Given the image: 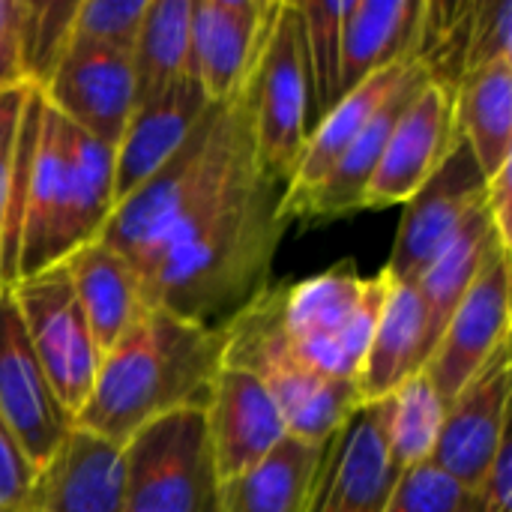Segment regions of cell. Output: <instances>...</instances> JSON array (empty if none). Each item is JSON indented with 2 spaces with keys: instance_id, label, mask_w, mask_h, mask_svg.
<instances>
[{
  "instance_id": "d590c367",
  "label": "cell",
  "mask_w": 512,
  "mask_h": 512,
  "mask_svg": "<svg viewBox=\"0 0 512 512\" xmlns=\"http://www.w3.org/2000/svg\"><path fill=\"white\" fill-rule=\"evenodd\" d=\"M507 57L512 60V0H474L462 78Z\"/></svg>"
},
{
  "instance_id": "ffe728a7",
  "label": "cell",
  "mask_w": 512,
  "mask_h": 512,
  "mask_svg": "<svg viewBox=\"0 0 512 512\" xmlns=\"http://www.w3.org/2000/svg\"><path fill=\"white\" fill-rule=\"evenodd\" d=\"M207 108L210 99L201 84L192 75H180L153 102L132 111L126 132L114 147V207L165 165Z\"/></svg>"
},
{
  "instance_id": "9c48e42d",
  "label": "cell",
  "mask_w": 512,
  "mask_h": 512,
  "mask_svg": "<svg viewBox=\"0 0 512 512\" xmlns=\"http://www.w3.org/2000/svg\"><path fill=\"white\" fill-rule=\"evenodd\" d=\"M30 348L63 411L75 420L84 408L102 354L93 342L90 324L78 306L66 270L57 264L9 288Z\"/></svg>"
},
{
  "instance_id": "cb8c5ba5",
  "label": "cell",
  "mask_w": 512,
  "mask_h": 512,
  "mask_svg": "<svg viewBox=\"0 0 512 512\" xmlns=\"http://www.w3.org/2000/svg\"><path fill=\"white\" fill-rule=\"evenodd\" d=\"M426 84H429V72L414 57L411 66L396 81V87L387 93V99L378 105V111L360 129L354 144L345 150V156L336 162V168L318 186V192L312 195L303 219H339V216H351V213L363 210L366 186H369V180H372V174H375V168L381 162V153H384V147H387V141L393 135V126L399 123L405 108L414 102V96Z\"/></svg>"
},
{
  "instance_id": "44dd1931",
  "label": "cell",
  "mask_w": 512,
  "mask_h": 512,
  "mask_svg": "<svg viewBox=\"0 0 512 512\" xmlns=\"http://www.w3.org/2000/svg\"><path fill=\"white\" fill-rule=\"evenodd\" d=\"M414 57L399 60L381 72H375L369 81H363L360 87H354L351 93H345L306 135L300 159L294 165L291 180L285 183L282 201H279V216L291 225L294 219L306 216V207L312 201V195L318 192V186L327 180V174L336 168V162L345 156V150L354 144V138L360 135V129L369 123V117L378 111V105L387 99V93L396 87V81L402 78V72L411 66Z\"/></svg>"
},
{
  "instance_id": "d4e9b609",
  "label": "cell",
  "mask_w": 512,
  "mask_h": 512,
  "mask_svg": "<svg viewBox=\"0 0 512 512\" xmlns=\"http://www.w3.org/2000/svg\"><path fill=\"white\" fill-rule=\"evenodd\" d=\"M423 0H351L342 24V96L414 57Z\"/></svg>"
},
{
  "instance_id": "6da1fadb",
  "label": "cell",
  "mask_w": 512,
  "mask_h": 512,
  "mask_svg": "<svg viewBox=\"0 0 512 512\" xmlns=\"http://www.w3.org/2000/svg\"><path fill=\"white\" fill-rule=\"evenodd\" d=\"M285 186L246 156L210 195L195 201L138 270L144 300L177 318L225 324L267 288L270 264L288 222L279 216Z\"/></svg>"
},
{
  "instance_id": "ab89813d",
  "label": "cell",
  "mask_w": 512,
  "mask_h": 512,
  "mask_svg": "<svg viewBox=\"0 0 512 512\" xmlns=\"http://www.w3.org/2000/svg\"><path fill=\"white\" fill-rule=\"evenodd\" d=\"M510 174H512V162H507L504 168H498V171L486 180V198H483V201H486V213H489V219H492V225H495V234L501 237V243H504L507 249H512Z\"/></svg>"
},
{
  "instance_id": "52a82bcc",
  "label": "cell",
  "mask_w": 512,
  "mask_h": 512,
  "mask_svg": "<svg viewBox=\"0 0 512 512\" xmlns=\"http://www.w3.org/2000/svg\"><path fill=\"white\" fill-rule=\"evenodd\" d=\"M123 512H219V474L204 408L165 414L126 444Z\"/></svg>"
},
{
  "instance_id": "836d02e7",
  "label": "cell",
  "mask_w": 512,
  "mask_h": 512,
  "mask_svg": "<svg viewBox=\"0 0 512 512\" xmlns=\"http://www.w3.org/2000/svg\"><path fill=\"white\" fill-rule=\"evenodd\" d=\"M384 512H483V498L426 462L396 480Z\"/></svg>"
},
{
  "instance_id": "e0dca14e",
  "label": "cell",
  "mask_w": 512,
  "mask_h": 512,
  "mask_svg": "<svg viewBox=\"0 0 512 512\" xmlns=\"http://www.w3.org/2000/svg\"><path fill=\"white\" fill-rule=\"evenodd\" d=\"M45 105L90 138L117 147L135 111L129 54L69 42L51 81L39 90Z\"/></svg>"
},
{
  "instance_id": "f1b7e54d",
  "label": "cell",
  "mask_w": 512,
  "mask_h": 512,
  "mask_svg": "<svg viewBox=\"0 0 512 512\" xmlns=\"http://www.w3.org/2000/svg\"><path fill=\"white\" fill-rule=\"evenodd\" d=\"M192 0H150L132 48L135 108L153 102L165 87L186 75Z\"/></svg>"
},
{
  "instance_id": "8d00e7d4",
  "label": "cell",
  "mask_w": 512,
  "mask_h": 512,
  "mask_svg": "<svg viewBox=\"0 0 512 512\" xmlns=\"http://www.w3.org/2000/svg\"><path fill=\"white\" fill-rule=\"evenodd\" d=\"M36 468L0 420V512H27Z\"/></svg>"
},
{
  "instance_id": "7c38bea8",
  "label": "cell",
  "mask_w": 512,
  "mask_h": 512,
  "mask_svg": "<svg viewBox=\"0 0 512 512\" xmlns=\"http://www.w3.org/2000/svg\"><path fill=\"white\" fill-rule=\"evenodd\" d=\"M387 414L390 399L366 402L336 429L303 512H384L399 480L387 456Z\"/></svg>"
},
{
  "instance_id": "30bf717a",
  "label": "cell",
  "mask_w": 512,
  "mask_h": 512,
  "mask_svg": "<svg viewBox=\"0 0 512 512\" xmlns=\"http://www.w3.org/2000/svg\"><path fill=\"white\" fill-rule=\"evenodd\" d=\"M483 198L486 177L480 174L468 144L459 138L444 165L408 201L393 255L384 267L387 276L393 282L414 285L423 276V270L441 255V249L483 207Z\"/></svg>"
},
{
  "instance_id": "4dcf8cb0",
  "label": "cell",
  "mask_w": 512,
  "mask_h": 512,
  "mask_svg": "<svg viewBox=\"0 0 512 512\" xmlns=\"http://www.w3.org/2000/svg\"><path fill=\"white\" fill-rule=\"evenodd\" d=\"M303 21L306 72H309V114L306 126H315L342 99V24L351 0H306L294 3Z\"/></svg>"
},
{
  "instance_id": "d6986e66",
  "label": "cell",
  "mask_w": 512,
  "mask_h": 512,
  "mask_svg": "<svg viewBox=\"0 0 512 512\" xmlns=\"http://www.w3.org/2000/svg\"><path fill=\"white\" fill-rule=\"evenodd\" d=\"M219 483L258 465L285 435V417L273 393L249 372L222 366L204 408Z\"/></svg>"
},
{
  "instance_id": "b9f144b4",
  "label": "cell",
  "mask_w": 512,
  "mask_h": 512,
  "mask_svg": "<svg viewBox=\"0 0 512 512\" xmlns=\"http://www.w3.org/2000/svg\"><path fill=\"white\" fill-rule=\"evenodd\" d=\"M3 90H12V87H6V84H3V81H0V93H3Z\"/></svg>"
},
{
  "instance_id": "9a60e30c",
  "label": "cell",
  "mask_w": 512,
  "mask_h": 512,
  "mask_svg": "<svg viewBox=\"0 0 512 512\" xmlns=\"http://www.w3.org/2000/svg\"><path fill=\"white\" fill-rule=\"evenodd\" d=\"M0 420L39 471L75 420L57 402L9 291H0Z\"/></svg>"
},
{
  "instance_id": "484cf974",
  "label": "cell",
  "mask_w": 512,
  "mask_h": 512,
  "mask_svg": "<svg viewBox=\"0 0 512 512\" xmlns=\"http://www.w3.org/2000/svg\"><path fill=\"white\" fill-rule=\"evenodd\" d=\"M324 447L285 435L258 465L219 486V512H303Z\"/></svg>"
},
{
  "instance_id": "1f68e13d",
  "label": "cell",
  "mask_w": 512,
  "mask_h": 512,
  "mask_svg": "<svg viewBox=\"0 0 512 512\" xmlns=\"http://www.w3.org/2000/svg\"><path fill=\"white\" fill-rule=\"evenodd\" d=\"M39 111L42 93L33 87L18 126L0 141V291H9L15 285V228L21 216L27 165L39 132Z\"/></svg>"
},
{
  "instance_id": "5bb4252c",
  "label": "cell",
  "mask_w": 512,
  "mask_h": 512,
  "mask_svg": "<svg viewBox=\"0 0 512 512\" xmlns=\"http://www.w3.org/2000/svg\"><path fill=\"white\" fill-rule=\"evenodd\" d=\"M456 87L432 81L405 108L366 186L363 210L408 204L456 147Z\"/></svg>"
},
{
  "instance_id": "4316f807",
  "label": "cell",
  "mask_w": 512,
  "mask_h": 512,
  "mask_svg": "<svg viewBox=\"0 0 512 512\" xmlns=\"http://www.w3.org/2000/svg\"><path fill=\"white\" fill-rule=\"evenodd\" d=\"M456 132L489 180L512 162V60H495L456 84Z\"/></svg>"
},
{
  "instance_id": "3957f363",
  "label": "cell",
  "mask_w": 512,
  "mask_h": 512,
  "mask_svg": "<svg viewBox=\"0 0 512 512\" xmlns=\"http://www.w3.org/2000/svg\"><path fill=\"white\" fill-rule=\"evenodd\" d=\"M111 213L114 147L90 138L42 99L15 228V282L99 240Z\"/></svg>"
},
{
  "instance_id": "7402d4cb",
  "label": "cell",
  "mask_w": 512,
  "mask_h": 512,
  "mask_svg": "<svg viewBox=\"0 0 512 512\" xmlns=\"http://www.w3.org/2000/svg\"><path fill=\"white\" fill-rule=\"evenodd\" d=\"M435 351L429 309L417 291V285L393 282L372 333L366 360L357 375L360 402L390 399L405 381L420 375Z\"/></svg>"
},
{
  "instance_id": "e575fe53",
  "label": "cell",
  "mask_w": 512,
  "mask_h": 512,
  "mask_svg": "<svg viewBox=\"0 0 512 512\" xmlns=\"http://www.w3.org/2000/svg\"><path fill=\"white\" fill-rule=\"evenodd\" d=\"M147 3L150 0H81L72 21V42L99 45L132 57Z\"/></svg>"
},
{
  "instance_id": "8fae6325",
  "label": "cell",
  "mask_w": 512,
  "mask_h": 512,
  "mask_svg": "<svg viewBox=\"0 0 512 512\" xmlns=\"http://www.w3.org/2000/svg\"><path fill=\"white\" fill-rule=\"evenodd\" d=\"M510 396L512 360L507 342L447 405L429 462L459 486L483 492L492 459L510 432Z\"/></svg>"
},
{
  "instance_id": "74e56055",
  "label": "cell",
  "mask_w": 512,
  "mask_h": 512,
  "mask_svg": "<svg viewBox=\"0 0 512 512\" xmlns=\"http://www.w3.org/2000/svg\"><path fill=\"white\" fill-rule=\"evenodd\" d=\"M21 18L24 0H0V81L6 87H21Z\"/></svg>"
},
{
  "instance_id": "d6a6232c",
  "label": "cell",
  "mask_w": 512,
  "mask_h": 512,
  "mask_svg": "<svg viewBox=\"0 0 512 512\" xmlns=\"http://www.w3.org/2000/svg\"><path fill=\"white\" fill-rule=\"evenodd\" d=\"M78 3L66 0H24L21 18V69L24 81L42 90L60 66L69 42Z\"/></svg>"
},
{
  "instance_id": "ac0fdd59",
  "label": "cell",
  "mask_w": 512,
  "mask_h": 512,
  "mask_svg": "<svg viewBox=\"0 0 512 512\" xmlns=\"http://www.w3.org/2000/svg\"><path fill=\"white\" fill-rule=\"evenodd\" d=\"M126 453L120 444L72 426L36 471L27 512H123Z\"/></svg>"
},
{
  "instance_id": "5b68a950",
  "label": "cell",
  "mask_w": 512,
  "mask_h": 512,
  "mask_svg": "<svg viewBox=\"0 0 512 512\" xmlns=\"http://www.w3.org/2000/svg\"><path fill=\"white\" fill-rule=\"evenodd\" d=\"M282 303L285 288L267 285L225 321V366L255 375L273 393L288 435L327 444L363 402L354 381L324 378L297 360L285 333Z\"/></svg>"
},
{
  "instance_id": "f35d334b",
  "label": "cell",
  "mask_w": 512,
  "mask_h": 512,
  "mask_svg": "<svg viewBox=\"0 0 512 512\" xmlns=\"http://www.w3.org/2000/svg\"><path fill=\"white\" fill-rule=\"evenodd\" d=\"M483 512H512V444L510 432L504 435L492 468L483 480Z\"/></svg>"
},
{
  "instance_id": "4fadbf2b",
  "label": "cell",
  "mask_w": 512,
  "mask_h": 512,
  "mask_svg": "<svg viewBox=\"0 0 512 512\" xmlns=\"http://www.w3.org/2000/svg\"><path fill=\"white\" fill-rule=\"evenodd\" d=\"M510 342V249H498L456 312L450 315L429 363L426 375L441 399L450 405L468 381L492 360V354Z\"/></svg>"
},
{
  "instance_id": "2e32d148",
  "label": "cell",
  "mask_w": 512,
  "mask_h": 512,
  "mask_svg": "<svg viewBox=\"0 0 512 512\" xmlns=\"http://www.w3.org/2000/svg\"><path fill=\"white\" fill-rule=\"evenodd\" d=\"M279 0H192L189 60L210 102H228L249 81Z\"/></svg>"
},
{
  "instance_id": "60d3db41",
  "label": "cell",
  "mask_w": 512,
  "mask_h": 512,
  "mask_svg": "<svg viewBox=\"0 0 512 512\" xmlns=\"http://www.w3.org/2000/svg\"><path fill=\"white\" fill-rule=\"evenodd\" d=\"M30 90H33L30 84H21V87H12V90H3L0 93V141L18 126Z\"/></svg>"
},
{
  "instance_id": "ba28073f",
  "label": "cell",
  "mask_w": 512,
  "mask_h": 512,
  "mask_svg": "<svg viewBox=\"0 0 512 512\" xmlns=\"http://www.w3.org/2000/svg\"><path fill=\"white\" fill-rule=\"evenodd\" d=\"M309 72L303 21L294 0H279L252 69V132L258 171L285 186L309 135Z\"/></svg>"
},
{
  "instance_id": "8992f818",
  "label": "cell",
  "mask_w": 512,
  "mask_h": 512,
  "mask_svg": "<svg viewBox=\"0 0 512 512\" xmlns=\"http://www.w3.org/2000/svg\"><path fill=\"white\" fill-rule=\"evenodd\" d=\"M387 291V270L363 279L351 261L285 285L282 321L297 360L324 378L357 384Z\"/></svg>"
},
{
  "instance_id": "f546056e",
  "label": "cell",
  "mask_w": 512,
  "mask_h": 512,
  "mask_svg": "<svg viewBox=\"0 0 512 512\" xmlns=\"http://www.w3.org/2000/svg\"><path fill=\"white\" fill-rule=\"evenodd\" d=\"M444 411H447V402L432 387L426 372L414 375L390 396L387 456H390V468L396 477L432 459V450L444 423Z\"/></svg>"
},
{
  "instance_id": "277c9868",
  "label": "cell",
  "mask_w": 512,
  "mask_h": 512,
  "mask_svg": "<svg viewBox=\"0 0 512 512\" xmlns=\"http://www.w3.org/2000/svg\"><path fill=\"white\" fill-rule=\"evenodd\" d=\"M255 153L252 132V75L228 102H210L189 138L165 165L120 201L102 231V243L117 249L138 273L174 222L210 195L246 156Z\"/></svg>"
},
{
  "instance_id": "83f0119b",
  "label": "cell",
  "mask_w": 512,
  "mask_h": 512,
  "mask_svg": "<svg viewBox=\"0 0 512 512\" xmlns=\"http://www.w3.org/2000/svg\"><path fill=\"white\" fill-rule=\"evenodd\" d=\"M498 249H507V246L495 234V225H492V219L486 213V201H483V207L468 219V225L441 249V255L414 282L429 309V327H432L435 345H438L450 315L456 312V306L462 303V297L468 294V288L474 285V279L480 276V270Z\"/></svg>"
},
{
  "instance_id": "603a6c76",
  "label": "cell",
  "mask_w": 512,
  "mask_h": 512,
  "mask_svg": "<svg viewBox=\"0 0 512 512\" xmlns=\"http://www.w3.org/2000/svg\"><path fill=\"white\" fill-rule=\"evenodd\" d=\"M78 306L90 324L99 354L111 351L120 336L150 309L132 264L102 240H93L60 261Z\"/></svg>"
},
{
  "instance_id": "7a4b0ae2",
  "label": "cell",
  "mask_w": 512,
  "mask_h": 512,
  "mask_svg": "<svg viewBox=\"0 0 512 512\" xmlns=\"http://www.w3.org/2000/svg\"><path fill=\"white\" fill-rule=\"evenodd\" d=\"M222 366L225 324H198L150 306L102 354L75 426L123 447L138 429L165 414L207 408Z\"/></svg>"
}]
</instances>
